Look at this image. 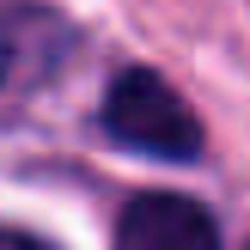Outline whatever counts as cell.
Returning <instances> with one entry per match:
<instances>
[{
  "instance_id": "3957f363",
  "label": "cell",
  "mask_w": 250,
  "mask_h": 250,
  "mask_svg": "<svg viewBox=\"0 0 250 250\" xmlns=\"http://www.w3.org/2000/svg\"><path fill=\"white\" fill-rule=\"evenodd\" d=\"M110 250H220V226L202 202L159 189V195H134L122 208Z\"/></svg>"
},
{
  "instance_id": "7a4b0ae2",
  "label": "cell",
  "mask_w": 250,
  "mask_h": 250,
  "mask_svg": "<svg viewBox=\"0 0 250 250\" xmlns=\"http://www.w3.org/2000/svg\"><path fill=\"white\" fill-rule=\"evenodd\" d=\"M73 55V24L31 0H0V110L37 98Z\"/></svg>"
},
{
  "instance_id": "6da1fadb",
  "label": "cell",
  "mask_w": 250,
  "mask_h": 250,
  "mask_svg": "<svg viewBox=\"0 0 250 250\" xmlns=\"http://www.w3.org/2000/svg\"><path fill=\"white\" fill-rule=\"evenodd\" d=\"M104 134L116 146H128V153H146V159H195L202 153L195 110L146 67H128V73L110 80V92H104Z\"/></svg>"
},
{
  "instance_id": "277c9868",
  "label": "cell",
  "mask_w": 250,
  "mask_h": 250,
  "mask_svg": "<svg viewBox=\"0 0 250 250\" xmlns=\"http://www.w3.org/2000/svg\"><path fill=\"white\" fill-rule=\"evenodd\" d=\"M0 250H49V244L31 238V232H6V226H0Z\"/></svg>"
}]
</instances>
